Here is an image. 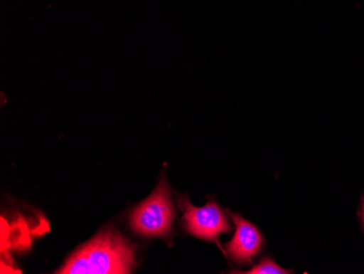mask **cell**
<instances>
[{
    "mask_svg": "<svg viewBox=\"0 0 364 274\" xmlns=\"http://www.w3.org/2000/svg\"><path fill=\"white\" fill-rule=\"evenodd\" d=\"M230 216L236 225V232L234 238L225 245L227 253L236 263L251 265L253 259L263 249L265 239L259 228L252 223L239 214H230Z\"/></svg>",
    "mask_w": 364,
    "mask_h": 274,
    "instance_id": "4",
    "label": "cell"
},
{
    "mask_svg": "<svg viewBox=\"0 0 364 274\" xmlns=\"http://www.w3.org/2000/svg\"><path fill=\"white\" fill-rule=\"evenodd\" d=\"M134 263V248L130 243L122 235L106 231L75 251L56 273H131Z\"/></svg>",
    "mask_w": 364,
    "mask_h": 274,
    "instance_id": "1",
    "label": "cell"
},
{
    "mask_svg": "<svg viewBox=\"0 0 364 274\" xmlns=\"http://www.w3.org/2000/svg\"><path fill=\"white\" fill-rule=\"evenodd\" d=\"M361 214H362V221H363V225H364V196H363V199H362Z\"/></svg>",
    "mask_w": 364,
    "mask_h": 274,
    "instance_id": "6",
    "label": "cell"
},
{
    "mask_svg": "<svg viewBox=\"0 0 364 274\" xmlns=\"http://www.w3.org/2000/svg\"><path fill=\"white\" fill-rule=\"evenodd\" d=\"M180 208L183 210L186 230L204 241H218V236L229 233L230 225L224 210L216 202H210L202 208H196L188 198H180Z\"/></svg>",
    "mask_w": 364,
    "mask_h": 274,
    "instance_id": "3",
    "label": "cell"
},
{
    "mask_svg": "<svg viewBox=\"0 0 364 274\" xmlns=\"http://www.w3.org/2000/svg\"><path fill=\"white\" fill-rule=\"evenodd\" d=\"M240 273L247 274H288L292 273V270H287L285 268L280 267L276 261L272 258L265 257L259 261V265L253 267L249 271L240 272Z\"/></svg>",
    "mask_w": 364,
    "mask_h": 274,
    "instance_id": "5",
    "label": "cell"
},
{
    "mask_svg": "<svg viewBox=\"0 0 364 274\" xmlns=\"http://www.w3.org/2000/svg\"><path fill=\"white\" fill-rule=\"evenodd\" d=\"M175 218L171 188L165 179L149 199L143 201L131 216V228L144 236H168Z\"/></svg>",
    "mask_w": 364,
    "mask_h": 274,
    "instance_id": "2",
    "label": "cell"
}]
</instances>
